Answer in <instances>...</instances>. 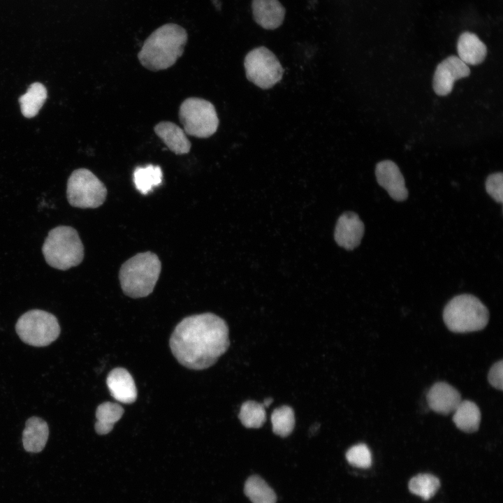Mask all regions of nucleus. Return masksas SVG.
<instances>
[{
    "label": "nucleus",
    "mask_w": 503,
    "mask_h": 503,
    "mask_svg": "<svg viewBox=\"0 0 503 503\" xmlns=\"http://www.w3.org/2000/svg\"><path fill=\"white\" fill-rule=\"evenodd\" d=\"M169 344L182 365L196 370L207 369L228 349V327L212 313L191 315L177 323Z\"/></svg>",
    "instance_id": "f257e3e1"
},
{
    "label": "nucleus",
    "mask_w": 503,
    "mask_h": 503,
    "mask_svg": "<svg viewBox=\"0 0 503 503\" xmlns=\"http://www.w3.org/2000/svg\"><path fill=\"white\" fill-rule=\"evenodd\" d=\"M187 41V34L183 27L173 23L166 24L145 40L138 58L150 71L167 69L182 56Z\"/></svg>",
    "instance_id": "f03ea898"
},
{
    "label": "nucleus",
    "mask_w": 503,
    "mask_h": 503,
    "mask_svg": "<svg viewBox=\"0 0 503 503\" xmlns=\"http://www.w3.org/2000/svg\"><path fill=\"white\" fill-rule=\"evenodd\" d=\"M161 270V263L153 252L138 253L121 266L119 279L124 293L133 298L152 293Z\"/></svg>",
    "instance_id": "7ed1b4c3"
},
{
    "label": "nucleus",
    "mask_w": 503,
    "mask_h": 503,
    "mask_svg": "<svg viewBox=\"0 0 503 503\" xmlns=\"http://www.w3.org/2000/svg\"><path fill=\"white\" fill-rule=\"evenodd\" d=\"M42 252L49 265L66 270L82 261L84 246L75 228L59 226L49 231L43 245Z\"/></svg>",
    "instance_id": "20e7f679"
},
{
    "label": "nucleus",
    "mask_w": 503,
    "mask_h": 503,
    "mask_svg": "<svg viewBox=\"0 0 503 503\" xmlns=\"http://www.w3.org/2000/svg\"><path fill=\"white\" fill-rule=\"evenodd\" d=\"M443 319L449 330L465 333L483 329L489 320L486 305L476 296L461 294L455 296L446 305Z\"/></svg>",
    "instance_id": "39448f33"
},
{
    "label": "nucleus",
    "mask_w": 503,
    "mask_h": 503,
    "mask_svg": "<svg viewBox=\"0 0 503 503\" xmlns=\"http://www.w3.org/2000/svg\"><path fill=\"white\" fill-rule=\"evenodd\" d=\"M179 119L187 135L206 138L217 130L219 118L214 105L198 97L183 101L179 108Z\"/></svg>",
    "instance_id": "423d86ee"
},
{
    "label": "nucleus",
    "mask_w": 503,
    "mask_h": 503,
    "mask_svg": "<svg viewBox=\"0 0 503 503\" xmlns=\"http://www.w3.org/2000/svg\"><path fill=\"white\" fill-rule=\"evenodd\" d=\"M15 330L23 342L34 347H45L58 338L61 328L52 314L36 309L18 319Z\"/></svg>",
    "instance_id": "0eeeda50"
},
{
    "label": "nucleus",
    "mask_w": 503,
    "mask_h": 503,
    "mask_svg": "<svg viewBox=\"0 0 503 503\" xmlns=\"http://www.w3.org/2000/svg\"><path fill=\"white\" fill-rule=\"evenodd\" d=\"M66 196L69 204L78 208H96L105 201V184L89 170L78 168L68 179Z\"/></svg>",
    "instance_id": "6e6552de"
},
{
    "label": "nucleus",
    "mask_w": 503,
    "mask_h": 503,
    "mask_svg": "<svg viewBox=\"0 0 503 503\" xmlns=\"http://www.w3.org/2000/svg\"><path fill=\"white\" fill-rule=\"evenodd\" d=\"M247 78L257 87H272L282 78L284 69L275 54L264 46L249 51L245 58Z\"/></svg>",
    "instance_id": "1a4fd4ad"
},
{
    "label": "nucleus",
    "mask_w": 503,
    "mask_h": 503,
    "mask_svg": "<svg viewBox=\"0 0 503 503\" xmlns=\"http://www.w3.org/2000/svg\"><path fill=\"white\" fill-rule=\"evenodd\" d=\"M469 74L468 65L457 56H449L436 68L433 77V89L439 96H446L452 91L455 80L467 77Z\"/></svg>",
    "instance_id": "9d476101"
},
{
    "label": "nucleus",
    "mask_w": 503,
    "mask_h": 503,
    "mask_svg": "<svg viewBox=\"0 0 503 503\" xmlns=\"http://www.w3.org/2000/svg\"><path fill=\"white\" fill-rule=\"evenodd\" d=\"M375 175L378 184L387 191L393 200L402 201L407 199L408 191L404 177L393 161L384 160L379 162L375 168Z\"/></svg>",
    "instance_id": "9b49d317"
},
{
    "label": "nucleus",
    "mask_w": 503,
    "mask_h": 503,
    "mask_svg": "<svg viewBox=\"0 0 503 503\" xmlns=\"http://www.w3.org/2000/svg\"><path fill=\"white\" fill-rule=\"evenodd\" d=\"M364 231V224L357 214L344 212L337 221L335 240L340 247L352 250L360 245Z\"/></svg>",
    "instance_id": "f8f14e48"
},
{
    "label": "nucleus",
    "mask_w": 503,
    "mask_h": 503,
    "mask_svg": "<svg viewBox=\"0 0 503 503\" xmlns=\"http://www.w3.org/2000/svg\"><path fill=\"white\" fill-rule=\"evenodd\" d=\"M426 398L430 408L442 415L453 412L462 401L459 391L444 381L434 384L428 391Z\"/></svg>",
    "instance_id": "ddd939ff"
},
{
    "label": "nucleus",
    "mask_w": 503,
    "mask_h": 503,
    "mask_svg": "<svg viewBox=\"0 0 503 503\" xmlns=\"http://www.w3.org/2000/svg\"><path fill=\"white\" fill-rule=\"evenodd\" d=\"M106 384L112 397L117 401L131 404L137 398V389L131 374L124 368L117 367L111 370Z\"/></svg>",
    "instance_id": "4468645a"
},
{
    "label": "nucleus",
    "mask_w": 503,
    "mask_h": 503,
    "mask_svg": "<svg viewBox=\"0 0 503 503\" xmlns=\"http://www.w3.org/2000/svg\"><path fill=\"white\" fill-rule=\"evenodd\" d=\"M255 22L265 29L273 30L282 25L286 10L279 0H252Z\"/></svg>",
    "instance_id": "2eb2a0df"
},
{
    "label": "nucleus",
    "mask_w": 503,
    "mask_h": 503,
    "mask_svg": "<svg viewBox=\"0 0 503 503\" xmlns=\"http://www.w3.org/2000/svg\"><path fill=\"white\" fill-rule=\"evenodd\" d=\"M156 135L166 147L177 155L189 152L191 143L182 129L169 121L159 122L154 127Z\"/></svg>",
    "instance_id": "dca6fc26"
},
{
    "label": "nucleus",
    "mask_w": 503,
    "mask_h": 503,
    "mask_svg": "<svg viewBox=\"0 0 503 503\" xmlns=\"http://www.w3.org/2000/svg\"><path fill=\"white\" fill-rule=\"evenodd\" d=\"M49 436L47 422L41 418L32 416L25 423L22 432V444L26 451L39 453L45 446Z\"/></svg>",
    "instance_id": "f3484780"
},
{
    "label": "nucleus",
    "mask_w": 503,
    "mask_h": 503,
    "mask_svg": "<svg viewBox=\"0 0 503 503\" xmlns=\"http://www.w3.org/2000/svg\"><path fill=\"white\" fill-rule=\"evenodd\" d=\"M457 52L458 58L467 65H478L485 59L487 48L475 34L465 31L458 38Z\"/></svg>",
    "instance_id": "a211bd4d"
},
{
    "label": "nucleus",
    "mask_w": 503,
    "mask_h": 503,
    "mask_svg": "<svg viewBox=\"0 0 503 503\" xmlns=\"http://www.w3.org/2000/svg\"><path fill=\"white\" fill-rule=\"evenodd\" d=\"M481 411L479 407L470 400L461 401L453 411V421L462 432H476L481 423Z\"/></svg>",
    "instance_id": "6ab92c4d"
},
{
    "label": "nucleus",
    "mask_w": 503,
    "mask_h": 503,
    "mask_svg": "<svg viewBox=\"0 0 503 503\" xmlns=\"http://www.w3.org/2000/svg\"><path fill=\"white\" fill-rule=\"evenodd\" d=\"M47 99V89L40 82H34L19 99L22 114L27 118L35 117Z\"/></svg>",
    "instance_id": "aec40b11"
},
{
    "label": "nucleus",
    "mask_w": 503,
    "mask_h": 503,
    "mask_svg": "<svg viewBox=\"0 0 503 503\" xmlns=\"http://www.w3.org/2000/svg\"><path fill=\"white\" fill-rule=\"evenodd\" d=\"M124 409L115 402H105L99 404L96 411L95 430L99 435H106L122 416Z\"/></svg>",
    "instance_id": "412c9836"
},
{
    "label": "nucleus",
    "mask_w": 503,
    "mask_h": 503,
    "mask_svg": "<svg viewBox=\"0 0 503 503\" xmlns=\"http://www.w3.org/2000/svg\"><path fill=\"white\" fill-rule=\"evenodd\" d=\"M163 173L159 166L149 164L137 167L133 172V182L142 194H147L162 182Z\"/></svg>",
    "instance_id": "4be33fe9"
},
{
    "label": "nucleus",
    "mask_w": 503,
    "mask_h": 503,
    "mask_svg": "<svg viewBox=\"0 0 503 503\" xmlns=\"http://www.w3.org/2000/svg\"><path fill=\"white\" fill-rule=\"evenodd\" d=\"M245 493L252 503H276L274 490L260 476H250L245 484Z\"/></svg>",
    "instance_id": "5701e85b"
},
{
    "label": "nucleus",
    "mask_w": 503,
    "mask_h": 503,
    "mask_svg": "<svg viewBox=\"0 0 503 503\" xmlns=\"http://www.w3.org/2000/svg\"><path fill=\"white\" fill-rule=\"evenodd\" d=\"M273 432L282 437L289 436L295 427V414L293 409L287 405L275 409L271 415Z\"/></svg>",
    "instance_id": "b1692460"
},
{
    "label": "nucleus",
    "mask_w": 503,
    "mask_h": 503,
    "mask_svg": "<svg viewBox=\"0 0 503 503\" xmlns=\"http://www.w3.org/2000/svg\"><path fill=\"white\" fill-rule=\"evenodd\" d=\"M239 419L247 428H259L266 421L265 407L255 401L245 402L240 410Z\"/></svg>",
    "instance_id": "393cba45"
},
{
    "label": "nucleus",
    "mask_w": 503,
    "mask_h": 503,
    "mask_svg": "<svg viewBox=\"0 0 503 503\" xmlns=\"http://www.w3.org/2000/svg\"><path fill=\"white\" fill-rule=\"evenodd\" d=\"M439 486V480L430 474H419L411 478L409 482V490L425 500L431 498Z\"/></svg>",
    "instance_id": "a878e982"
},
{
    "label": "nucleus",
    "mask_w": 503,
    "mask_h": 503,
    "mask_svg": "<svg viewBox=\"0 0 503 503\" xmlns=\"http://www.w3.org/2000/svg\"><path fill=\"white\" fill-rule=\"evenodd\" d=\"M346 458L350 465L359 468H368L372 464L371 452L365 444L351 446L346 453Z\"/></svg>",
    "instance_id": "bb28decb"
},
{
    "label": "nucleus",
    "mask_w": 503,
    "mask_h": 503,
    "mask_svg": "<svg viewBox=\"0 0 503 503\" xmlns=\"http://www.w3.org/2000/svg\"><path fill=\"white\" fill-rule=\"evenodd\" d=\"M487 193L497 203L503 201V174L495 173L488 175L486 181Z\"/></svg>",
    "instance_id": "cd10ccee"
},
{
    "label": "nucleus",
    "mask_w": 503,
    "mask_h": 503,
    "mask_svg": "<svg viewBox=\"0 0 503 503\" xmlns=\"http://www.w3.org/2000/svg\"><path fill=\"white\" fill-rule=\"evenodd\" d=\"M503 361L501 360L495 363L490 369L488 374L489 384L496 389L502 391V384Z\"/></svg>",
    "instance_id": "c85d7f7f"
},
{
    "label": "nucleus",
    "mask_w": 503,
    "mask_h": 503,
    "mask_svg": "<svg viewBox=\"0 0 503 503\" xmlns=\"http://www.w3.org/2000/svg\"><path fill=\"white\" fill-rule=\"evenodd\" d=\"M272 401H273V399H272V398H268L265 399V400H264L263 402L262 403V405H263L264 407H268L270 404H272Z\"/></svg>",
    "instance_id": "c756f323"
}]
</instances>
